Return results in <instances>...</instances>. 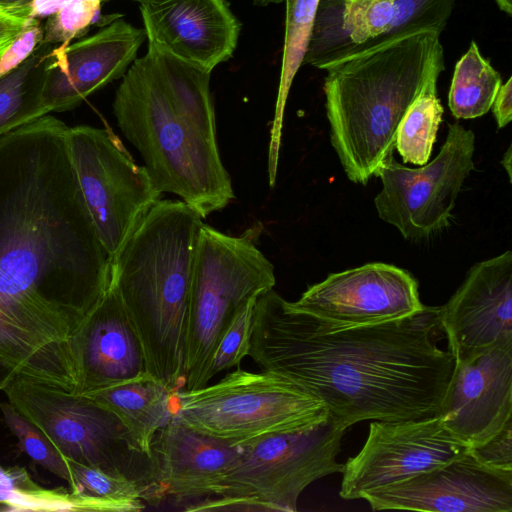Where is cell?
<instances>
[{"label":"cell","mask_w":512,"mask_h":512,"mask_svg":"<svg viewBox=\"0 0 512 512\" xmlns=\"http://www.w3.org/2000/svg\"><path fill=\"white\" fill-rule=\"evenodd\" d=\"M68 130L47 114L0 136V362L64 389L69 343L111 278Z\"/></svg>","instance_id":"1"},{"label":"cell","mask_w":512,"mask_h":512,"mask_svg":"<svg viewBox=\"0 0 512 512\" xmlns=\"http://www.w3.org/2000/svg\"><path fill=\"white\" fill-rule=\"evenodd\" d=\"M441 306L403 319L331 327L294 311L273 289L255 303L249 355L350 427L364 420L438 416L455 359L441 349Z\"/></svg>","instance_id":"2"},{"label":"cell","mask_w":512,"mask_h":512,"mask_svg":"<svg viewBox=\"0 0 512 512\" xmlns=\"http://www.w3.org/2000/svg\"><path fill=\"white\" fill-rule=\"evenodd\" d=\"M210 77L148 45L123 75L112 104L156 188L180 196L202 219L235 199L217 143Z\"/></svg>","instance_id":"3"},{"label":"cell","mask_w":512,"mask_h":512,"mask_svg":"<svg viewBox=\"0 0 512 512\" xmlns=\"http://www.w3.org/2000/svg\"><path fill=\"white\" fill-rule=\"evenodd\" d=\"M440 35L416 32L326 69L331 144L350 181L366 184L374 175L425 84L444 71Z\"/></svg>","instance_id":"4"},{"label":"cell","mask_w":512,"mask_h":512,"mask_svg":"<svg viewBox=\"0 0 512 512\" xmlns=\"http://www.w3.org/2000/svg\"><path fill=\"white\" fill-rule=\"evenodd\" d=\"M182 200L160 199L111 261L115 284L141 341L147 372L184 386L185 328L203 225Z\"/></svg>","instance_id":"5"},{"label":"cell","mask_w":512,"mask_h":512,"mask_svg":"<svg viewBox=\"0 0 512 512\" xmlns=\"http://www.w3.org/2000/svg\"><path fill=\"white\" fill-rule=\"evenodd\" d=\"M259 228L227 235L203 223L192 272L184 346V386H205L214 351L238 312L273 289V264L258 249Z\"/></svg>","instance_id":"6"},{"label":"cell","mask_w":512,"mask_h":512,"mask_svg":"<svg viewBox=\"0 0 512 512\" xmlns=\"http://www.w3.org/2000/svg\"><path fill=\"white\" fill-rule=\"evenodd\" d=\"M3 392L70 462L137 483L150 504L165 499L152 454L141 449L108 409L87 397L18 374Z\"/></svg>","instance_id":"7"},{"label":"cell","mask_w":512,"mask_h":512,"mask_svg":"<svg viewBox=\"0 0 512 512\" xmlns=\"http://www.w3.org/2000/svg\"><path fill=\"white\" fill-rule=\"evenodd\" d=\"M350 427L329 412L309 427L241 444L239 458L225 476L218 499L187 510L296 511L299 496L314 481L341 473V440Z\"/></svg>","instance_id":"8"},{"label":"cell","mask_w":512,"mask_h":512,"mask_svg":"<svg viewBox=\"0 0 512 512\" xmlns=\"http://www.w3.org/2000/svg\"><path fill=\"white\" fill-rule=\"evenodd\" d=\"M328 414L324 404L305 389L264 370L237 369L215 384L175 393L176 418L235 445L309 427Z\"/></svg>","instance_id":"9"},{"label":"cell","mask_w":512,"mask_h":512,"mask_svg":"<svg viewBox=\"0 0 512 512\" xmlns=\"http://www.w3.org/2000/svg\"><path fill=\"white\" fill-rule=\"evenodd\" d=\"M68 145L85 204L112 261L162 193L111 130L69 127Z\"/></svg>","instance_id":"10"},{"label":"cell","mask_w":512,"mask_h":512,"mask_svg":"<svg viewBox=\"0 0 512 512\" xmlns=\"http://www.w3.org/2000/svg\"><path fill=\"white\" fill-rule=\"evenodd\" d=\"M474 149L473 131L453 123L438 155L420 168L406 167L389 154L374 173L382 182L374 200L379 218L407 240L425 239L446 228L474 167Z\"/></svg>","instance_id":"11"},{"label":"cell","mask_w":512,"mask_h":512,"mask_svg":"<svg viewBox=\"0 0 512 512\" xmlns=\"http://www.w3.org/2000/svg\"><path fill=\"white\" fill-rule=\"evenodd\" d=\"M456 0H319L304 59L329 67L404 36L441 34Z\"/></svg>","instance_id":"12"},{"label":"cell","mask_w":512,"mask_h":512,"mask_svg":"<svg viewBox=\"0 0 512 512\" xmlns=\"http://www.w3.org/2000/svg\"><path fill=\"white\" fill-rule=\"evenodd\" d=\"M469 449L438 416L374 420L362 449L344 464L339 495L345 500L362 499L368 492L442 466Z\"/></svg>","instance_id":"13"},{"label":"cell","mask_w":512,"mask_h":512,"mask_svg":"<svg viewBox=\"0 0 512 512\" xmlns=\"http://www.w3.org/2000/svg\"><path fill=\"white\" fill-rule=\"evenodd\" d=\"M287 305L336 328L391 322L425 306L417 280L408 271L386 263L332 273Z\"/></svg>","instance_id":"14"},{"label":"cell","mask_w":512,"mask_h":512,"mask_svg":"<svg viewBox=\"0 0 512 512\" xmlns=\"http://www.w3.org/2000/svg\"><path fill=\"white\" fill-rule=\"evenodd\" d=\"M371 509L433 512H511L512 472L462 456L362 496Z\"/></svg>","instance_id":"15"},{"label":"cell","mask_w":512,"mask_h":512,"mask_svg":"<svg viewBox=\"0 0 512 512\" xmlns=\"http://www.w3.org/2000/svg\"><path fill=\"white\" fill-rule=\"evenodd\" d=\"M145 39L144 29L115 20L68 46L47 49L42 100L48 113L73 109L89 95L122 78Z\"/></svg>","instance_id":"16"},{"label":"cell","mask_w":512,"mask_h":512,"mask_svg":"<svg viewBox=\"0 0 512 512\" xmlns=\"http://www.w3.org/2000/svg\"><path fill=\"white\" fill-rule=\"evenodd\" d=\"M438 417L470 448L512 421V341H501L472 359L455 361Z\"/></svg>","instance_id":"17"},{"label":"cell","mask_w":512,"mask_h":512,"mask_svg":"<svg viewBox=\"0 0 512 512\" xmlns=\"http://www.w3.org/2000/svg\"><path fill=\"white\" fill-rule=\"evenodd\" d=\"M441 322L455 361H466L501 341H512V253L475 264L441 306Z\"/></svg>","instance_id":"18"},{"label":"cell","mask_w":512,"mask_h":512,"mask_svg":"<svg viewBox=\"0 0 512 512\" xmlns=\"http://www.w3.org/2000/svg\"><path fill=\"white\" fill-rule=\"evenodd\" d=\"M139 3L148 45L208 72L232 57L241 24L226 0Z\"/></svg>","instance_id":"19"},{"label":"cell","mask_w":512,"mask_h":512,"mask_svg":"<svg viewBox=\"0 0 512 512\" xmlns=\"http://www.w3.org/2000/svg\"><path fill=\"white\" fill-rule=\"evenodd\" d=\"M69 351L76 395H89L148 373L141 341L111 278L69 343Z\"/></svg>","instance_id":"20"},{"label":"cell","mask_w":512,"mask_h":512,"mask_svg":"<svg viewBox=\"0 0 512 512\" xmlns=\"http://www.w3.org/2000/svg\"><path fill=\"white\" fill-rule=\"evenodd\" d=\"M151 454L163 494L178 500L217 495L240 446L194 430L173 416L155 436Z\"/></svg>","instance_id":"21"},{"label":"cell","mask_w":512,"mask_h":512,"mask_svg":"<svg viewBox=\"0 0 512 512\" xmlns=\"http://www.w3.org/2000/svg\"><path fill=\"white\" fill-rule=\"evenodd\" d=\"M176 391L147 373L84 397L115 414L141 449L151 454L156 434L174 416Z\"/></svg>","instance_id":"22"},{"label":"cell","mask_w":512,"mask_h":512,"mask_svg":"<svg viewBox=\"0 0 512 512\" xmlns=\"http://www.w3.org/2000/svg\"><path fill=\"white\" fill-rule=\"evenodd\" d=\"M41 42L19 66L0 78V136L49 114L43 105V57Z\"/></svg>","instance_id":"23"},{"label":"cell","mask_w":512,"mask_h":512,"mask_svg":"<svg viewBox=\"0 0 512 512\" xmlns=\"http://www.w3.org/2000/svg\"><path fill=\"white\" fill-rule=\"evenodd\" d=\"M501 76L485 59L475 41L455 65L448 94V104L457 119H473L492 107Z\"/></svg>","instance_id":"24"},{"label":"cell","mask_w":512,"mask_h":512,"mask_svg":"<svg viewBox=\"0 0 512 512\" xmlns=\"http://www.w3.org/2000/svg\"><path fill=\"white\" fill-rule=\"evenodd\" d=\"M285 33L274 119V144L278 153L283 112L295 75L304 63L319 0H284Z\"/></svg>","instance_id":"25"},{"label":"cell","mask_w":512,"mask_h":512,"mask_svg":"<svg viewBox=\"0 0 512 512\" xmlns=\"http://www.w3.org/2000/svg\"><path fill=\"white\" fill-rule=\"evenodd\" d=\"M437 80H428L400 124L395 148L405 163L422 166L430 158L443 115Z\"/></svg>","instance_id":"26"},{"label":"cell","mask_w":512,"mask_h":512,"mask_svg":"<svg viewBox=\"0 0 512 512\" xmlns=\"http://www.w3.org/2000/svg\"><path fill=\"white\" fill-rule=\"evenodd\" d=\"M0 409L6 426L17 438L21 450L33 462L66 481L70 489L73 484L70 461L37 426L19 413L8 401L2 402Z\"/></svg>","instance_id":"27"},{"label":"cell","mask_w":512,"mask_h":512,"mask_svg":"<svg viewBox=\"0 0 512 512\" xmlns=\"http://www.w3.org/2000/svg\"><path fill=\"white\" fill-rule=\"evenodd\" d=\"M15 373L0 362V391ZM55 489L36 484L25 468H5L0 464V510L49 511L56 502Z\"/></svg>","instance_id":"28"},{"label":"cell","mask_w":512,"mask_h":512,"mask_svg":"<svg viewBox=\"0 0 512 512\" xmlns=\"http://www.w3.org/2000/svg\"><path fill=\"white\" fill-rule=\"evenodd\" d=\"M257 298L242 307L222 335L205 373V386L218 373L238 366L249 355Z\"/></svg>","instance_id":"29"},{"label":"cell","mask_w":512,"mask_h":512,"mask_svg":"<svg viewBox=\"0 0 512 512\" xmlns=\"http://www.w3.org/2000/svg\"><path fill=\"white\" fill-rule=\"evenodd\" d=\"M71 463L73 484L70 492L113 502L144 501L142 488L135 482L98 468Z\"/></svg>","instance_id":"30"},{"label":"cell","mask_w":512,"mask_h":512,"mask_svg":"<svg viewBox=\"0 0 512 512\" xmlns=\"http://www.w3.org/2000/svg\"><path fill=\"white\" fill-rule=\"evenodd\" d=\"M101 3L100 0H72L48 18L42 43L68 46L73 38L87 30Z\"/></svg>","instance_id":"31"},{"label":"cell","mask_w":512,"mask_h":512,"mask_svg":"<svg viewBox=\"0 0 512 512\" xmlns=\"http://www.w3.org/2000/svg\"><path fill=\"white\" fill-rule=\"evenodd\" d=\"M474 457L494 470L512 472V421L486 442L470 448Z\"/></svg>","instance_id":"32"},{"label":"cell","mask_w":512,"mask_h":512,"mask_svg":"<svg viewBox=\"0 0 512 512\" xmlns=\"http://www.w3.org/2000/svg\"><path fill=\"white\" fill-rule=\"evenodd\" d=\"M43 35V27L38 19H29L24 30L0 57V78L27 59L41 44Z\"/></svg>","instance_id":"33"},{"label":"cell","mask_w":512,"mask_h":512,"mask_svg":"<svg viewBox=\"0 0 512 512\" xmlns=\"http://www.w3.org/2000/svg\"><path fill=\"white\" fill-rule=\"evenodd\" d=\"M498 128L507 126L512 118V78L501 84L492 107Z\"/></svg>","instance_id":"34"},{"label":"cell","mask_w":512,"mask_h":512,"mask_svg":"<svg viewBox=\"0 0 512 512\" xmlns=\"http://www.w3.org/2000/svg\"><path fill=\"white\" fill-rule=\"evenodd\" d=\"M29 19L15 16L0 8V40L15 39L26 27Z\"/></svg>","instance_id":"35"},{"label":"cell","mask_w":512,"mask_h":512,"mask_svg":"<svg viewBox=\"0 0 512 512\" xmlns=\"http://www.w3.org/2000/svg\"><path fill=\"white\" fill-rule=\"evenodd\" d=\"M72 0H32L29 5V19L50 17L68 5Z\"/></svg>","instance_id":"36"},{"label":"cell","mask_w":512,"mask_h":512,"mask_svg":"<svg viewBox=\"0 0 512 512\" xmlns=\"http://www.w3.org/2000/svg\"><path fill=\"white\" fill-rule=\"evenodd\" d=\"M32 0H0V8L15 16L29 19Z\"/></svg>","instance_id":"37"},{"label":"cell","mask_w":512,"mask_h":512,"mask_svg":"<svg viewBox=\"0 0 512 512\" xmlns=\"http://www.w3.org/2000/svg\"><path fill=\"white\" fill-rule=\"evenodd\" d=\"M511 147L507 149V151L503 155V159L501 161V164L503 165L504 169L506 170L509 180L511 181Z\"/></svg>","instance_id":"38"},{"label":"cell","mask_w":512,"mask_h":512,"mask_svg":"<svg viewBox=\"0 0 512 512\" xmlns=\"http://www.w3.org/2000/svg\"><path fill=\"white\" fill-rule=\"evenodd\" d=\"M498 8L508 16L512 15V0H494Z\"/></svg>","instance_id":"39"},{"label":"cell","mask_w":512,"mask_h":512,"mask_svg":"<svg viewBox=\"0 0 512 512\" xmlns=\"http://www.w3.org/2000/svg\"><path fill=\"white\" fill-rule=\"evenodd\" d=\"M284 0H253L254 5L264 7L270 4H279Z\"/></svg>","instance_id":"40"},{"label":"cell","mask_w":512,"mask_h":512,"mask_svg":"<svg viewBox=\"0 0 512 512\" xmlns=\"http://www.w3.org/2000/svg\"><path fill=\"white\" fill-rule=\"evenodd\" d=\"M15 39H2L0 40V57L2 56V54L7 50V48L10 46V44L14 41Z\"/></svg>","instance_id":"41"},{"label":"cell","mask_w":512,"mask_h":512,"mask_svg":"<svg viewBox=\"0 0 512 512\" xmlns=\"http://www.w3.org/2000/svg\"><path fill=\"white\" fill-rule=\"evenodd\" d=\"M103 1H109V0H102V2ZM134 1L141 2L142 0H134Z\"/></svg>","instance_id":"42"}]
</instances>
